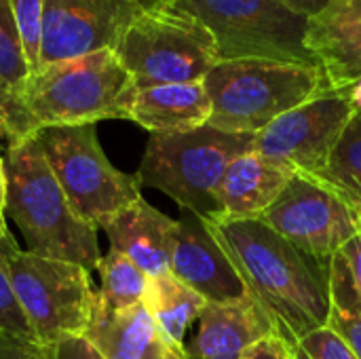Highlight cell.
<instances>
[{
    "instance_id": "18",
    "label": "cell",
    "mask_w": 361,
    "mask_h": 359,
    "mask_svg": "<svg viewBox=\"0 0 361 359\" xmlns=\"http://www.w3.org/2000/svg\"><path fill=\"white\" fill-rule=\"evenodd\" d=\"M212 102L203 80L135 87L127 121L150 133H184L209 123Z\"/></svg>"
},
{
    "instance_id": "4",
    "label": "cell",
    "mask_w": 361,
    "mask_h": 359,
    "mask_svg": "<svg viewBox=\"0 0 361 359\" xmlns=\"http://www.w3.org/2000/svg\"><path fill=\"white\" fill-rule=\"evenodd\" d=\"M135 83L114 49L40 66L27 76L21 106L30 133L42 127L127 118Z\"/></svg>"
},
{
    "instance_id": "17",
    "label": "cell",
    "mask_w": 361,
    "mask_h": 359,
    "mask_svg": "<svg viewBox=\"0 0 361 359\" xmlns=\"http://www.w3.org/2000/svg\"><path fill=\"white\" fill-rule=\"evenodd\" d=\"M110 250L125 254L148 277L169 273L176 220L154 209L144 197L121 209L104 226Z\"/></svg>"
},
{
    "instance_id": "23",
    "label": "cell",
    "mask_w": 361,
    "mask_h": 359,
    "mask_svg": "<svg viewBox=\"0 0 361 359\" xmlns=\"http://www.w3.org/2000/svg\"><path fill=\"white\" fill-rule=\"evenodd\" d=\"M102 273V288L97 300L108 309H127L144 303L150 277L125 254L108 250L97 269Z\"/></svg>"
},
{
    "instance_id": "35",
    "label": "cell",
    "mask_w": 361,
    "mask_h": 359,
    "mask_svg": "<svg viewBox=\"0 0 361 359\" xmlns=\"http://www.w3.org/2000/svg\"><path fill=\"white\" fill-rule=\"evenodd\" d=\"M355 216H357V226H360L361 233V207H355Z\"/></svg>"
},
{
    "instance_id": "19",
    "label": "cell",
    "mask_w": 361,
    "mask_h": 359,
    "mask_svg": "<svg viewBox=\"0 0 361 359\" xmlns=\"http://www.w3.org/2000/svg\"><path fill=\"white\" fill-rule=\"evenodd\" d=\"M294 174L256 150L237 157L224 171L216 199L220 214L231 218H260L283 193Z\"/></svg>"
},
{
    "instance_id": "8",
    "label": "cell",
    "mask_w": 361,
    "mask_h": 359,
    "mask_svg": "<svg viewBox=\"0 0 361 359\" xmlns=\"http://www.w3.org/2000/svg\"><path fill=\"white\" fill-rule=\"evenodd\" d=\"M36 138L70 209L82 222L102 229L142 197L137 178L118 171L106 159L95 125L42 127Z\"/></svg>"
},
{
    "instance_id": "21",
    "label": "cell",
    "mask_w": 361,
    "mask_h": 359,
    "mask_svg": "<svg viewBox=\"0 0 361 359\" xmlns=\"http://www.w3.org/2000/svg\"><path fill=\"white\" fill-rule=\"evenodd\" d=\"M144 307L171 343L186 347V330L192 322L199 320V315L207 307V300L192 288L176 279L171 273H167L150 277L144 296Z\"/></svg>"
},
{
    "instance_id": "32",
    "label": "cell",
    "mask_w": 361,
    "mask_h": 359,
    "mask_svg": "<svg viewBox=\"0 0 361 359\" xmlns=\"http://www.w3.org/2000/svg\"><path fill=\"white\" fill-rule=\"evenodd\" d=\"M292 11H296L298 15H305V17H315L319 15L322 11H326L328 6H332L334 2L338 0H283Z\"/></svg>"
},
{
    "instance_id": "15",
    "label": "cell",
    "mask_w": 361,
    "mask_h": 359,
    "mask_svg": "<svg viewBox=\"0 0 361 359\" xmlns=\"http://www.w3.org/2000/svg\"><path fill=\"white\" fill-rule=\"evenodd\" d=\"M305 44L332 91L351 89L361 78V0H338L311 17Z\"/></svg>"
},
{
    "instance_id": "26",
    "label": "cell",
    "mask_w": 361,
    "mask_h": 359,
    "mask_svg": "<svg viewBox=\"0 0 361 359\" xmlns=\"http://www.w3.org/2000/svg\"><path fill=\"white\" fill-rule=\"evenodd\" d=\"M0 332H8V334H15V336L36 341L25 315L21 311V305H19V300H17V296L13 292L2 252H0Z\"/></svg>"
},
{
    "instance_id": "1",
    "label": "cell",
    "mask_w": 361,
    "mask_h": 359,
    "mask_svg": "<svg viewBox=\"0 0 361 359\" xmlns=\"http://www.w3.org/2000/svg\"><path fill=\"white\" fill-rule=\"evenodd\" d=\"M203 220L283 341H298L328 324V279L309 256L260 218L214 214Z\"/></svg>"
},
{
    "instance_id": "24",
    "label": "cell",
    "mask_w": 361,
    "mask_h": 359,
    "mask_svg": "<svg viewBox=\"0 0 361 359\" xmlns=\"http://www.w3.org/2000/svg\"><path fill=\"white\" fill-rule=\"evenodd\" d=\"M15 23L19 30L21 47L30 66V74L40 63V34H42V11L44 0H11Z\"/></svg>"
},
{
    "instance_id": "14",
    "label": "cell",
    "mask_w": 361,
    "mask_h": 359,
    "mask_svg": "<svg viewBox=\"0 0 361 359\" xmlns=\"http://www.w3.org/2000/svg\"><path fill=\"white\" fill-rule=\"evenodd\" d=\"M85 336L104 359H188L186 347L163 334L144 303L108 309L95 296Z\"/></svg>"
},
{
    "instance_id": "11",
    "label": "cell",
    "mask_w": 361,
    "mask_h": 359,
    "mask_svg": "<svg viewBox=\"0 0 361 359\" xmlns=\"http://www.w3.org/2000/svg\"><path fill=\"white\" fill-rule=\"evenodd\" d=\"M355 108L345 93L328 91L256 133L254 150L292 174L322 180Z\"/></svg>"
},
{
    "instance_id": "30",
    "label": "cell",
    "mask_w": 361,
    "mask_h": 359,
    "mask_svg": "<svg viewBox=\"0 0 361 359\" xmlns=\"http://www.w3.org/2000/svg\"><path fill=\"white\" fill-rule=\"evenodd\" d=\"M241 359H292V353L288 349V343L277 332H273L252 345Z\"/></svg>"
},
{
    "instance_id": "25",
    "label": "cell",
    "mask_w": 361,
    "mask_h": 359,
    "mask_svg": "<svg viewBox=\"0 0 361 359\" xmlns=\"http://www.w3.org/2000/svg\"><path fill=\"white\" fill-rule=\"evenodd\" d=\"M292 359H357L349 345L328 326L298 341H286Z\"/></svg>"
},
{
    "instance_id": "10",
    "label": "cell",
    "mask_w": 361,
    "mask_h": 359,
    "mask_svg": "<svg viewBox=\"0 0 361 359\" xmlns=\"http://www.w3.org/2000/svg\"><path fill=\"white\" fill-rule=\"evenodd\" d=\"M260 220L326 271L332 256L360 233L355 207L326 182L300 174L290 178Z\"/></svg>"
},
{
    "instance_id": "9",
    "label": "cell",
    "mask_w": 361,
    "mask_h": 359,
    "mask_svg": "<svg viewBox=\"0 0 361 359\" xmlns=\"http://www.w3.org/2000/svg\"><path fill=\"white\" fill-rule=\"evenodd\" d=\"M195 15L216 38L220 59L262 57L315 63L305 38L309 17L283 0H167Z\"/></svg>"
},
{
    "instance_id": "3",
    "label": "cell",
    "mask_w": 361,
    "mask_h": 359,
    "mask_svg": "<svg viewBox=\"0 0 361 359\" xmlns=\"http://www.w3.org/2000/svg\"><path fill=\"white\" fill-rule=\"evenodd\" d=\"M212 102V127L228 133H260L281 114L332 91L324 70L262 57L220 59L203 78Z\"/></svg>"
},
{
    "instance_id": "22",
    "label": "cell",
    "mask_w": 361,
    "mask_h": 359,
    "mask_svg": "<svg viewBox=\"0 0 361 359\" xmlns=\"http://www.w3.org/2000/svg\"><path fill=\"white\" fill-rule=\"evenodd\" d=\"M353 207H361V108L353 112L322 178Z\"/></svg>"
},
{
    "instance_id": "13",
    "label": "cell",
    "mask_w": 361,
    "mask_h": 359,
    "mask_svg": "<svg viewBox=\"0 0 361 359\" xmlns=\"http://www.w3.org/2000/svg\"><path fill=\"white\" fill-rule=\"evenodd\" d=\"M169 273L207 303L226 305L252 298L233 262L197 214L182 209L176 220Z\"/></svg>"
},
{
    "instance_id": "31",
    "label": "cell",
    "mask_w": 361,
    "mask_h": 359,
    "mask_svg": "<svg viewBox=\"0 0 361 359\" xmlns=\"http://www.w3.org/2000/svg\"><path fill=\"white\" fill-rule=\"evenodd\" d=\"M343 260H345V269H347V277L353 286V290L357 292L361 298V233H357L343 250Z\"/></svg>"
},
{
    "instance_id": "7",
    "label": "cell",
    "mask_w": 361,
    "mask_h": 359,
    "mask_svg": "<svg viewBox=\"0 0 361 359\" xmlns=\"http://www.w3.org/2000/svg\"><path fill=\"white\" fill-rule=\"evenodd\" d=\"M13 292L42 345L85 334L97 292L85 267L19 250L13 235L0 241Z\"/></svg>"
},
{
    "instance_id": "27",
    "label": "cell",
    "mask_w": 361,
    "mask_h": 359,
    "mask_svg": "<svg viewBox=\"0 0 361 359\" xmlns=\"http://www.w3.org/2000/svg\"><path fill=\"white\" fill-rule=\"evenodd\" d=\"M0 359H53V347L34 339L0 332Z\"/></svg>"
},
{
    "instance_id": "29",
    "label": "cell",
    "mask_w": 361,
    "mask_h": 359,
    "mask_svg": "<svg viewBox=\"0 0 361 359\" xmlns=\"http://www.w3.org/2000/svg\"><path fill=\"white\" fill-rule=\"evenodd\" d=\"M53 347V359H104L85 334H70L57 341Z\"/></svg>"
},
{
    "instance_id": "28",
    "label": "cell",
    "mask_w": 361,
    "mask_h": 359,
    "mask_svg": "<svg viewBox=\"0 0 361 359\" xmlns=\"http://www.w3.org/2000/svg\"><path fill=\"white\" fill-rule=\"evenodd\" d=\"M326 326L349 345L355 358L361 359V315H343L338 311H330Z\"/></svg>"
},
{
    "instance_id": "33",
    "label": "cell",
    "mask_w": 361,
    "mask_h": 359,
    "mask_svg": "<svg viewBox=\"0 0 361 359\" xmlns=\"http://www.w3.org/2000/svg\"><path fill=\"white\" fill-rule=\"evenodd\" d=\"M6 207V169H4V157L0 154V216H4Z\"/></svg>"
},
{
    "instance_id": "16",
    "label": "cell",
    "mask_w": 361,
    "mask_h": 359,
    "mask_svg": "<svg viewBox=\"0 0 361 359\" xmlns=\"http://www.w3.org/2000/svg\"><path fill=\"white\" fill-rule=\"evenodd\" d=\"M197 322L199 330L186 347L188 359H241L252 345L275 332L271 317L254 298L207 303Z\"/></svg>"
},
{
    "instance_id": "34",
    "label": "cell",
    "mask_w": 361,
    "mask_h": 359,
    "mask_svg": "<svg viewBox=\"0 0 361 359\" xmlns=\"http://www.w3.org/2000/svg\"><path fill=\"white\" fill-rule=\"evenodd\" d=\"M8 235H11V233H8V229H6V224H4V216H0V241H4Z\"/></svg>"
},
{
    "instance_id": "20",
    "label": "cell",
    "mask_w": 361,
    "mask_h": 359,
    "mask_svg": "<svg viewBox=\"0 0 361 359\" xmlns=\"http://www.w3.org/2000/svg\"><path fill=\"white\" fill-rule=\"evenodd\" d=\"M30 66L21 47L11 0H0V140L15 144L30 133L23 116V89Z\"/></svg>"
},
{
    "instance_id": "12",
    "label": "cell",
    "mask_w": 361,
    "mask_h": 359,
    "mask_svg": "<svg viewBox=\"0 0 361 359\" xmlns=\"http://www.w3.org/2000/svg\"><path fill=\"white\" fill-rule=\"evenodd\" d=\"M154 0H44L40 66L114 49L127 25Z\"/></svg>"
},
{
    "instance_id": "5",
    "label": "cell",
    "mask_w": 361,
    "mask_h": 359,
    "mask_svg": "<svg viewBox=\"0 0 361 359\" xmlns=\"http://www.w3.org/2000/svg\"><path fill=\"white\" fill-rule=\"evenodd\" d=\"M254 142L252 133H228L212 125L184 133H152L135 178L142 186L171 197L180 209L209 218L220 214L216 190L226 167L254 150Z\"/></svg>"
},
{
    "instance_id": "2",
    "label": "cell",
    "mask_w": 361,
    "mask_h": 359,
    "mask_svg": "<svg viewBox=\"0 0 361 359\" xmlns=\"http://www.w3.org/2000/svg\"><path fill=\"white\" fill-rule=\"evenodd\" d=\"M4 169V212L19 226L27 252L80 264L89 273L97 271L104 258L97 245V229L70 209L36 133L6 146Z\"/></svg>"
},
{
    "instance_id": "6",
    "label": "cell",
    "mask_w": 361,
    "mask_h": 359,
    "mask_svg": "<svg viewBox=\"0 0 361 359\" xmlns=\"http://www.w3.org/2000/svg\"><path fill=\"white\" fill-rule=\"evenodd\" d=\"M116 57L135 87L197 83L220 61L214 34L190 13L154 0L123 32Z\"/></svg>"
}]
</instances>
